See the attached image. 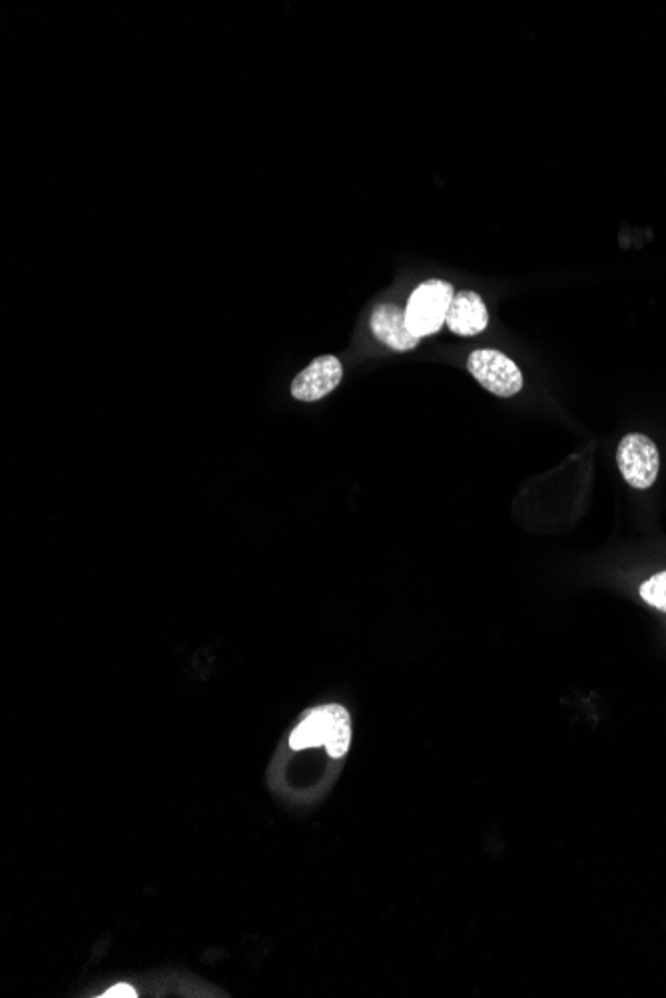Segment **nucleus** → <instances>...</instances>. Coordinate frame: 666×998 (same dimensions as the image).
I'll return each mask as SVG.
<instances>
[{
	"mask_svg": "<svg viewBox=\"0 0 666 998\" xmlns=\"http://www.w3.org/2000/svg\"><path fill=\"white\" fill-rule=\"evenodd\" d=\"M453 295H456L453 285L443 280L421 283L418 290L411 293L410 302L405 307V317H408L411 333L419 340L438 333L445 325V317H448Z\"/></svg>",
	"mask_w": 666,
	"mask_h": 998,
	"instance_id": "nucleus-2",
	"label": "nucleus"
},
{
	"mask_svg": "<svg viewBox=\"0 0 666 998\" xmlns=\"http://www.w3.org/2000/svg\"><path fill=\"white\" fill-rule=\"evenodd\" d=\"M102 997H105V998H136V997H138V995H136V990H134L133 987H130V985H125V982H123V985H116V987H112V989L106 990V992H105V995H102Z\"/></svg>",
	"mask_w": 666,
	"mask_h": 998,
	"instance_id": "nucleus-9",
	"label": "nucleus"
},
{
	"mask_svg": "<svg viewBox=\"0 0 666 998\" xmlns=\"http://www.w3.org/2000/svg\"><path fill=\"white\" fill-rule=\"evenodd\" d=\"M324 745L332 757H343L352 745V717L340 704L314 707L295 725L290 735L292 750H307Z\"/></svg>",
	"mask_w": 666,
	"mask_h": 998,
	"instance_id": "nucleus-1",
	"label": "nucleus"
},
{
	"mask_svg": "<svg viewBox=\"0 0 666 998\" xmlns=\"http://www.w3.org/2000/svg\"><path fill=\"white\" fill-rule=\"evenodd\" d=\"M343 368L340 359L333 355L317 358L295 375L292 383V395L302 403H315L330 395L335 387L342 383Z\"/></svg>",
	"mask_w": 666,
	"mask_h": 998,
	"instance_id": "nucleus-5",
	"label": "nucleus"
},
{
	"mask_svg": "<svg viewBox=\"0 0 666 998\" xmlns=\"http://www.w3.org/2000/svg\"><path fill=\"white\" fill-rule=\"evenodd\" d=\"M623 479L633 489L647 490L657 482L660 471V454L657 444L647 434L630 433L623 437L617 451Z\"/></svg>",
	"mask_w": 666,
	"mask_h": 998,
	"instance_id": "nucleus-4",
	"label": "nucleus"
},
{
	"mask_svg": "<svg viewBox=\"0 0 666 998\" xmlns=\"http://www.w3.org/2000/svg\"><path fill=\"white\" fill-rule=\"evenodd\" d=\"M373 335L388 348L395 351H411L418 348L419 337L411 333L405 317V310H401L400 305L393 303H383L380 307H375L372 313Z\"/></svg>",
	"mask_w": 666,
	"mask_h": 998,
	"instance_id": "nucleus-6",
	"label": "nucleus"
},
{
	"mask_svg": "<svg viewBox=\"0 0 666 998\" xmlns=\"http://www.w3.org/2000/svg\"><path fill=\"white\" fill-rule=\"evenodd\" d=\"M489 323V311L481 295L476 292H459L453 295L449 305L445 325L461 337H473L486 330Z\"/></svg>",
	"mask_w": 666,
	"mask_h": 998,
	"instance_id": "nucleus-7",
	"label": "nucleus"
},
{
	"mask_svg": "<svg viewBox=\"0 0 666 998\" xmlns=\"http://www.w3.org/2000/svg\"><path fill=\"white\" fill-rule=\"evenodd\" d=\"M640 598L666 613V573H658L645 580L640 586Z\"/></svg>",
	"mask_w": 666,
	"mask_h": 998,
	"instance_id": "nucleus-8",
	"label": "nucleus"
},
{
	"mask_svg": "<svg viewBox=\"0 0 666 998\" xmlns=\"http://www.w3.org/2000/svg\"><path fill=\"white\" fill-rule=\"evenodd\" d=\"M467 369L483 389L497 397H513L523 389V373L513 359L493 349H477L467 361Z\"/></svg>",
	"mask_w": 666,
	"mask_h": 998,
	"instance_id": "nucleus-3",
	"label": "nucleus"
}]
</instances>
